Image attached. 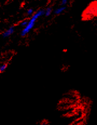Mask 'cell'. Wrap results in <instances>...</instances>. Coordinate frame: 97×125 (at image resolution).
Here are the masks:
<instances>
[{"mask_svg":"<svg viewBox=\"0 0 97 125\" xmlns=\"http://www.w3.org/2000/svg\"><path fill=\"white\" fill-rule=\"evenodd\" d=\"M67 0H63L62 2L61 5H62V6H65V5H66V3H67Z\"/></svg>","mask_w":97,"mask_h":125,"instance_id":"cell-8","label":"cell"},{"mask_svg":"<svg viewBox=\"0 0 97 125\" xmlns=\"http://www.w3.org/2000/svg\"><path fill=\"white\" fill-rule=\"evenodd\" d=\"M28 22V21H23V22H22L21 23V26H22V27H25V26L27 25Z\"/></svg>","mask_w":97,"mask_h":125,"instance_id":"cell-6","label":"cell"},{"mask_svg":"<svg viewBox=\"0 0 97 125\" xmlns=\"http://www.w3.org/2000/svg\"><path fill=\"white\" fill-rule=\"evenodd\" d=\"M52 13V9L51 8H48L46 9V11H44V14L47 16H48L51 15V14Z\"/></svg>","mask_w":97,"mask_h":125,"instance_id":"cell-4","label":"cell"},{"mask_svg":"<svg viewBox=\"0 0 97 125\" xmlns=\"http://www.w3.org/2000/svg\"><path fill=\"white\" fill-rule=\"evenodd\" d=\"M65 9H66V7H65V6H62L61 7H60V8L57 9L56 10H55V13L56 14H57V15H58V14H61L62 12L64 11Z\"/></svg>","mask_w":97,"mask_h":125,"instance_id":"cell-3","label":"cell"},{"mask_svg":"<svg viewBox=\"0 0 97 125\" xmlns=\"http://www.w3.org/2000/svg\"><path fill=\"white\" fill-rule=\"evenodd\" d=\"M33 9H29V10H28L27 14H28V15H31L33 14Z\"/></svg>","mask_w":97,"mask_h":125,"instance_id":"cell-7","label":"cell"},{"mask_svg":"<svg viewBox=\"0 0 97 125\" xmlns=\"http://www.w3.org/2000/svg\"><path fill=\"white\" fill-rule=\"evenodd\" d=\"M15 31V27H11L9 28L8 30H7L6 32H4L3 34V36L4 37H9L11 35L13 34Z\"/></svg>","mask_w":97,"mask_h":125,"instance_id":"cell-2","label":"cell"},{"mask_svg":"<svg viewBox=\"0 0 97 125\" xmlns=\"http://www.w3.org/2000/svg\"><path fill=\"white\" fill-rule=\"evenodd\" d=\"M7 67V64H2V65L0 66V73H2V72H3L6 69Z\"/></svg>","mask_w":97,"mask_h":125,"instance_id":"cell-5","label":"cell"},{"mask_svg":"<svg viewBox=\"0 0 97 125\" xmlns=\"http://www.w3.org/2000/svg\"><path fill=\"white\" fill-rule=\"evenodd\" d=\"M44 14V11L43 10H40L31 17L30 20L28 21L27 25L24 28L22 31L21 32V35L22 36H25L26 34H28L30 32V30L32 29L34 26H35L36 21H37V19L43 15Z\"/></svg>","mask_w":97,"mask_h":125,"instance_id":"cell-1","label":"cell"}]
</instances>
